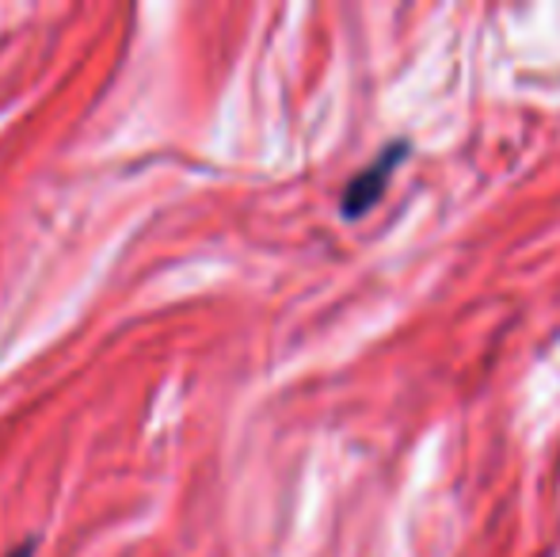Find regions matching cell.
<instances>
[{
	"label": "cell",
	"mask_w": 560,
	"mask_h": 557,
	"mask_svg": "<svg viewBox=\"0 0 560 557\" xmlns=\"http://www.w3.org/2000/svg\"><path fill=\"white\" fill-rule=\"evenodd\" d=\"M405 156H408V141H393L389 149H382V156H377L370 169H362L359 176H351V184H347V192H343V218L366 214V210L385 195L393 172L405 164Z\"/></svg>",
	"instance_id": "obj_1"
},
{
	"label": "cell",
	"mask_w": 560,
	"mask_h": 557,
	"mask_svg": "<svg viewBox=\"0 0 560 557\" xmlns=\"http://www.w3.org/2000/svg\"><path fill=\"white\" fill-rule=\"evenodd\" d=\"M27 554H31V546H23V550H20V554H15V557H27Z\"/></svg>",
	"instance_id": "obj_2"
}]
</instances>
